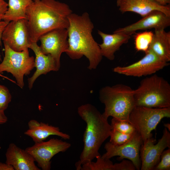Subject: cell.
<instances>
[{
    "mask_svg": "<svg viewBox=\"0 0 170 170\" xmlns=\"http://www.w3.org/2000/svg\"><path fill=\"white\" fill-rule=\"evenodd\" d=\"M72 13L67 4L56 0H33L27 8V21L31 42L54 29H68Z\"/></svg>",
    "mask_w": 170,
    "mask_h": 170,
    "instance_id": "6da1fadb",
    "label": "cell"
},
{
    "mask_svg": "<svg viewBox=\"0 0 170 170\" xmlns=\"http://www.w3.org/2000/svg\"><path fill=\"white\" fill-rule=\"evenodd\" d=\"M68 20V47L65 53L72 60L85 56L89 60L88 69H95L103 56L99 44L92 35L94 25L89 14L86 12L79 15L72 13Z\"/></svg>",
    "mask_w": 170,
    "mask_h": 170,
    "instance_id": "7a4b0ae2",
    "label": "cell"
},
{
    "mask_svg": "<svg viewBox=\"0 0 170 170\" xmlns=\"http://www.w3.org/2000/svg\"><path fill=\"white\" fill-rule=\"evenodd\" d=\"M77 112L86 124L83 137V149L79 160L75 165L76 170H80L82 165L101 156L99 150L110 136L111 128L108 119L90 104L80 106L77 109Z\"/></svg>",
    "mask_w": 170,
    "mask_h": 170,
    "instance_id": "3957f363",
    "label": "cell"
},
{
    "mask_svg": "<svg viewBox=\"0 0 170 170\" xmlns=\"http://www.w3.org/2000/svg\"><path fill=\"white\" fill-rule=\"evenodd\" d=\"M134 90L122 84L102 88L99 92L100 101L105 106L102 115L129 122L130 114L136 106Z\"/></svg>",
    "mask_w": 170,
    "mask_h": 170,
    "instance_id": "277c9868",
    "label": "cell"
},
{
    "mask_svg": "<svg viewBox=\"0 0 170 170\" xmlns=\"http://www.w3.org/2000/svg\"><path fill=\"white\" fill-rule=\"evenodd\" d=\"M133 91L136 106L170 107V85L163 77L156 74L142 80Z\"/></svg>",
    "mask_w": 170,
    "mask_h": 170,
    "instance_id": "5b68a950",
    "label": "cell"
},
{
    "mask_svg": "<svg viewBox=\"0 0 170 170\" xmlns=\"http://www.w3.org/2000/svg\"><path fill=\"white\" fill-rule=\"evenodd\" d=\"M3 44L4 56L0 63V74L4 71L10 73L15 78L16 84L22 88L24 86V76L29 74L35 67V58L30 55L28 49L16 52Z\"/></svg>",
    "mask_w": 170,
    "mask_h": 170,
    "instance_id": "8992f818",
    "label": "cell"
},
{
    "mask_svg": "<svg viewBox=\"0 0 170 170\" xmlns=\"http://www.w3.org/2000/svg\"><path fill=\"white\" fill-rule=\"evenodd\" d=\"M170 117V107L153 108L135 106L131 112L129 120L140 135L143 142L152 137L151 132L161 120Z\"/></svg>",
    "mask_w": 170,
    "mask_h": 170,
    "instance_id": "52a82bcc",
    "label": "cell"
},
{
    "mask_svg": "<svg viewBox=\"0 0 170 170\" xmlns=\"http://www.w3.org/2000/svg\"><path fill=\"white\" fill-rule=\"evenodd\" d=\"M71 146L69 143L53 138L35 143L26 150L33 156L38 167L42 170H50L52 158L60 152L65 151Z\"/></svg>",
    "mask_w": 170,
    "mask_h": 170,
    "instance_id": "ba28073f",
    "label": "cell"
},
{
    "mask_svg": "<svg viewBox=\"0 0 170 170\" xmlns=\"http://www.w3.org/2000/svg\"><path fill=\"white\" fill-rule=\"evenodd\" d=\"M145 53L144 56L138 61L128 66L116 67L113 71L126 76L140 77L153 75L169 64L150 49Z\"/></svg>",
    "mask_w": 170,
    "mask_h": 170,
    "instance_id": "9c48e42d",
    "label": "cell"
},
{
    "mask_svg": "<svg viewBox=\"0 0 170 170\" xmlns=\"http://www.w3.org/2000/svg\"><path fill=\"white\" fill-rule=\"evenodd\" d=\"M143 143L140 135L136 130L131 139L121 145H115L110 142L106 143L104 146L106 152L101 157L108 159L118 156V160L128 159L132 162L136 169L139 170L141 166L140 150Z\"/></svg>",
    "mask_w": 170,
    "mask_h": 170,
    "instance_id": "30bf717a",
    "label": "cell"
},
{
    "mask_svg": "<svg viewBox=\"0 0 170 170\" xmlns=\"http://www.w3.org/2000/svg\"><path fill=\"white\" fill-rule=\"evenodd\" d=\"M165 128L161 138L155 144L152 137L143 142L140 150L141 170H152L160 162L161 155L165 149L170 148V133Z\"/></svg>",
    "mask_w": 170,
    "mask_h": 170,
    "instance_id": "8fae6325",
    "label": "cell"
},
{
    "mask_svg": "<svg viewBox=\"0 0 170 170\" xmlns=\"http://www.w3.org/2000/svg\"><path fill=\"white\" fill-rule=\"evenodd\" d=\"M2 40L14 51L20 52L28 49L31 42L27 20L9 22L3 31Z\"/></svg>",
    "mask_w": 170,
    "mask_h": 170,
    "instance_id": "7c38bea8",
    "label": "cell"
},
{
    "mask_svg": "<svg viewBox=\"0 0 170 170\" xmlns=\"http://www.w3.org/2000/svg\"><path fill=\"white\" fill-rule=\"evenodd\" d=\"M67 29L59 28L50 31L42 35L39 40L42 52L50 54L60 68L62 54L66 52L68 47Z\"/></svg>",
    "mask_w": 170,
    "mask_h": 170,
    "instance_id": "4fadbf2b",
    "label": "cell"
},
{
    "mask_svg": "<svg viewBox=\"0 0 170 170\" xmlns=\"http://www.w3.org/2000/svg\"><path fill=\"white\" fill-rule=\"evenodd\" d=\"M170 26V16L160 11L154 10L137 22L117 29L114 32L131 35L138 30L164 29Z\"/></svg>",
    "mask_w": 170,
    "mask_h": 170,
    "instance_id": "5bb4252c",
    "label": "cell"
},
{
    "mask_svg": "<svg viewBox=\"0 0 170 170\" xmlns=\"http://www.w3.org/2000/svg\"><path fill=\"white\" fill-rule=\"evenodd\" d=\"M116 5L122 13L133 12L143 17L154 10L160 11L170 16V6L162 5L152 0H117Z\"/></svg>",
    "mask_w": 170,
    "mask_h": 170,
    "instance_id": "9a60e30c",
    "label": "cell"
},
{
    "mask_svg": "<svg viewBox=\"0 0 170 170\" xmlns=\"http://www.w3.org/2000/svg\"><path fill=\"white\" fill-rule=\"evenodd\" d=\"M5 157V163L14 170H41L36 165L33 156L26 149H21L14 143L9 145Z\"/></svg>",
    "mask_w": 170,
    "mask_h": 170,
    "instance_id": "2e32d148",
    "label": "cell"
},
{
    "mask_svg": "<svg viewBox=\"0 0 170 170\" xmlns=\"http://www.w3.org/2000/svg\"><path fill=\"white\" fill-rule=\"evenodd\" d=\"M29 48L35 54V67L36 69L32 76L28 79V88L31 89L35 81L40 75H45L51 71H58L60 68L51 55L45 54L42 52L37 42H31Z\"/></svg>",
    "mask_w": 170,
    "mask_h": 170,
    "instance_id": "e0dca14e",
    "label": "cell"
},
{
    "mask_svg": "<svg viewBox=\"0 0 170 170\" xmlns=\"http://www.w3.org/2000/svg\"><path fill=\"white\" fill-rule=\"evenodd\" d=\"M28 129L24 134L30 137L35 143L45 140L51 135H56L65 139H69L70 136L60 131V128L37 120L32 119L28 123Z\"/></svg>",
    "mask_w": 170,
    "mask_h": 170,
    "instance_id": "ac0fdd59",
    "label": "cell"
},
{
    "mask_svg": "<svg viewBox=\"0 0 170 170\" xmlns=\"http://www.w3.org/2000/svg\"><path fill=\"white\" fill-rule=\"evenodd\" d=\"M98 33L102 40V43L99 44L101 54L110 60L114 59L116 52L131 38V35L121 33L113 32L112 34H108L100 30Z\"/></svg>",
    "mask_w": 170,
    "mask_h": 170,
    "instance_id": "d6986e66",
    "label": "cell"
},
{
    "mask_svg": "<svg viewBox=\"0 0 170 170\" xmlns=\"http://www.w3.org/2000/svg\"><path fill=\"white\" fill-rule=\"evenodd\" d=\"M149 49L161 60L168 62L170 61V32L164 29L155 30Z\"/></svg>",
    "mask_w": 170,
    "mask_h": 170,
    "instance_id": "ffe728a7",
    "label": "cell"
},
{
    "mask_svg": "<svg viewBox=\"0 0 170 170\" xmlns=\"http://www.w3.org/2000/svg\"><path fill=\"white\" fill-rule=\"evenodd\" d=\"M96 161H92L82 165L80 170H135L136 168L130 161L123 160L119 163L113 164L110 159H105L101 156L96 157Z\"/></svg>",
    "mask_w": 170,
    "mask_h": 170,
    "instance_id": "44dd1931",
    "label": "cell"
},
{
    "mask_svg": "<svg viewBox=\"0 0 170 170\" xmlns=\"http://www.w3.org/2000/svg\"><path fill=\"white\" fill-rule=\"evenodd\" d=\"M33 0H8L7 10L2 20L9 22L26 19V9Z\"/></svg>",
    "mask_w": 170,
    "mask_h": 170,
    "instance_id": "7402d4cb",
    "label": "cell"
},
{
    "mask_svg": "<svg viewBox=\"0 0 170 170\" xmlns=\"http://www.w3.org/2000/svg\"><path fill=\"white\" fill-rule=\"evenodd\" d=\"M154 33L145 31L136 34L134 37L135 48L138 51L145 52L149 48L152 41Z\"/></svg>",
    "mask_w": 170,
    "mask_h": 170,
    "instance_id": "603a6c76",
    "label": "cell"
},
{
    "mask_svg": "<svg viewBox=\"0 0 170 170\" xmlns=\"http://www.w3.org/2000/svg\"><path fill=\"white\" fill-rule=\"evenodd\" d=\"M111 129H114L121 133L132 134L136 131L134 127L129 122L113 118L110 124Z\"/></svg>",
    "mask_w": 170,
    "mask_h": 170,
    "instance_id": "cb8c5ba5",
    "label": "cell"
},
{
    "mask_svg": "<svg viewBox=\"0 0 170 170\" xmlns=\"http://www.w3.org/2000/svg\"><path fill=\"white\" fill-rule=\"evenodd\" d=\"M124 133L114 129H111L110 135V142L116 145H120L128 142L133 134Z\"/></svg>",
    "mask_w": 170,
    "mask_h": 170,
    "instance_id": "d4e9b609",
    "label": "cell"
},
{
    "mask_svg": "<svg viewBox=\"0 0 170 170\" xmlns=\"http://www.w3.org/2000/svg\"><path fill=\"white\" fill-rule=\"evenodd\" d=\"M12 99V95L8 88L0 84V112H4Z\"/></svg>",
    "mask_w": 170,
    "mask_h": 170,
    "instance_id": "484cf974",
    "label": "cell"
},
{
    "mask_svg": "<svg viewBox=\"0 0 170 170\" xmlns=\"http://www.w3.org/2000/svg\"><path fill=\"white\" fill-rule=\"evenodd\" d=\"M160 162L154 167V170H170V148L162 152Z\"/></svg>",
    "mask_w": 170,
    "mask_h": 170,
    "instance_id": "4316f807",
    "label": "cell"
},
{
    "mask_svg": "<svg viewBox=\"0 0 170 170\" xmlns=\"http://www.w3.org/2000/svg\"><path fill=\"white\" fill-rule=\"evenodd\" d=\"M8 3L4 0H0V21L2 20L3 17L7 10Z\"/></svg>",
    "mask_w": 170,
    "mask_h": 170,
    "instance_id": "83f0119b",
    "label": "cell"
},
{
    "mask_svg": "<svg viewBox=\"0 0 170 170\" xmlns=\"http://www.w3.org/2000/svg\"><path fill=\"white\" fill-rule=\"evenodd\" d=\"M9 22L5 21L4 20H1L0 21V45L2 44L1 40L2 34L3 31ZM2 61L1 56L0 54V62Z\"/></svg>",
    "mask_w": 170,
    "mask_h": 170,
    "instance_id": "f1b7e54d",
    "label": "cell"
},
{
    "mask_svg": "<svg viewBox=\"0 0 170 170\" xmlns=\"http://www.w3.org/2000/svg\"><path fill=\"white\" fill-rule=\"evenodd\" d=\"M0 170H14L13 168L10 165L0 162Z\"/></svg>",
    "mask_w": 170,
    "mask_h": 170,
    "instance_id": "f546056e",
    "label": "cell"
},
{
    "mask_svg": "<svg viewBox=\"0 0 170 170\" xmlns=\"http://www.w3.org/2000/svg\"><path fill=\"white\" fill-rule=\"evenodd\" d=\"M8 121V118L4 112H0V125L6 123Z\"/></svg>",
    "mask_w": 170,
    "mask_h": 170,
    "instance_id": "4dcf8cb0",
    "label": "cell"
},
{
    "mask_svg": "<svg viewBox=\"0 0 170 170\" xmlns=\"http://www.w3.org/2000/svg\"><path fill=\"white\" fill-rule=\"evenodd\" d=\"M162 5H167L170 3V0H152Z\"/></svg>",
    "mask_w": 170,
    "mask_h": 170,
    "instance_id": "1f68e13d",
    "label": "cell"
},
{
    "mask_svg": "<svg viewBox=\"0 0 170 170\" xmlns=\"http://www.w3.org/2000/svg\"><path fill=\"white\" fill-rule=\"evenodd\" d=\"M164 125L169 131H170V124L169 123H165L164 124Z\"/></svg>",
    "mask_w": 170,
    "mask_h": 170,
    "instance_id": "d6a6232c",
    "label": "cell"
},
{
    "mask_svg": "<svg viewBox=\"0 0 170 170\" xmlns=\"http://www.w3.org/2000/svg\"><path fill=\"white\" fill-rule=\"evenodd\" d=\"M0 76H1V77H2L3 78H6L7 79L10 81H11L12 82H14V83H15V82L14 81H13V80H12L11 79H9V78H8V77H6V76H4L2 74H0Z\"/></svg>",
    "mask_w": 170,
    "mask_h": 170,
    "instance_id": "836d02e7",
    "label": "cell"
}]
</instances>
